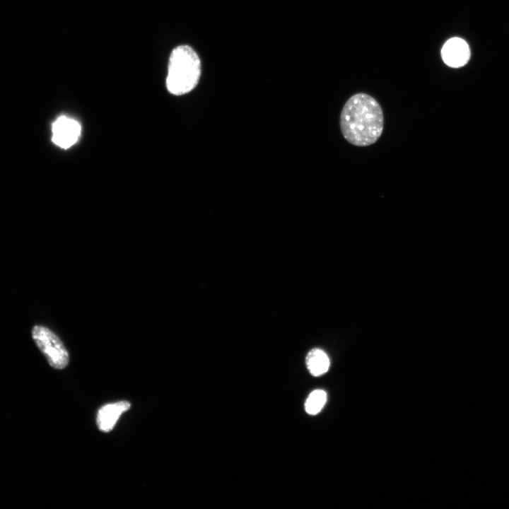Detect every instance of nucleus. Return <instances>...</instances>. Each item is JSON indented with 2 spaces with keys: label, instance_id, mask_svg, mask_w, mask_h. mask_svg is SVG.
Instances as JSON below:
<instances>
[{
  "label": "nucleus",
  "instance_id": "obj_3",
  "mask_svg": "<svg viewBox=\"0 0 509 509\" xmlns=\"http://www.w3.org/2000/svg\"><path fill=\"white\" fill-rule=\"evenodd\" d=\"M32 337L53 368L63 369L69 363V353L59 337L47 327L35 325Z\"/></svg>",
  "mask_w": 509,
  "mask_h": 509
},
{
  "label": "nucleus",
  "instance_id": "obj_7",
  "mask_svg": "<svg viewBox=\"0 0 509 509\" xmlns=\"http://www.w3.org/2000/svg\"><path fill=\"white\" fill-rule=\"evenodd\" d=\"M306 365L313 376H320L327 372L329 368V359L327 355L320 349H313L307 354Z\"/></svg>",
  "mask_w": 509,
  "mask_h": 509
},
{
  "label": "nucleus",
  "instance_id": "obj_2",
  "mask_svg": "<svg viewBox=\"0 0 509 509\" xmlns=\"http://www.w3.org/2000/svg\"><path fill=\"white\" fill-rule=\"evenodd\" d=\"M201 75V62L188 45H180L169 58L166 87L173 95H184L194 88Z\"/></svg>",
  "mask_w": 509,
  "mask_h": 509
},
{
  "label": "nucleus",
  "instance_id": "obj_1",
  "mask_svg": "<svg viewBox=\"0 0 509 509\" xmlns=\"http://www.w3.org/2000/svg\"><path fill=\"white\" fill-rule=\"evenodd\" d=\"M384 117L379 103L365 93L352 95L344 105L340 128L344 139L356 146L375 143L383 130Z\"/></svg>",
  "mask_w": 509,
  "mask_h": 509
},
{
  "label": "nucleus",
  "instance_id": "obj_6",
  "mask_svg": "<svg viewBox=\"0 0 509 509\" xmlns=\"http://www.w3.org/2000/svg\"><path fill=\"white\" fill-rule=\"evenodd\" d=\"M131 404L127 401L117 402L102 406L97 414V425L103 432H109L115 426L121 414L129 409Z\"/></svg>",
  "mask_w": 509,
  "mask_h": 509
},
{
  "label": "nucleus",
  "instance_id": "obj_5",
  "mask_svg": "<svg viewBox=\"0 0 509 509\" xmlns=\"http://www.w3.org/2000/svg\"><path fill=\"white\" fill-rule=\"evenodd\" d=\"M441 56L443 62L447 66L453 68L461 67L469 60V47L464 40L452 37L443 46Z\"/></svg>",
  "mask_w": 509,
  "mask_h": 509
},
{
  "label": "nucleus",
  "instance_id": "obj_8",
  "mask_svg": "<svg viewBox=\"0 0 509 509\" xmlns=\"http://www.w3.org/2000/svg\"><path fill=\"white\" fill-rule=\"evenodd\" d=\"M327 402V393L322 390H313L305 403V409L310 415L318 414Z\"/></svg>",
  "mask_w": 509,
  "mask_h": 509
},
{
  "label": "nucleus",
  "instance_id": "obj_4",
  "mask_svg": "<svg viewBox=\"0 0 509 509\" xmlns=\"http://www.w3.org/2000/svg\"><path fill=\"white\" fill-rule=\"evenodd\" d=\"M81 131V124L78 121L66 116H61L52 124V140L60 148L67 149L77 142Z\"/></svg>",
  "mask_w": 509,
  "mask_h": 509
}]
</instances>
